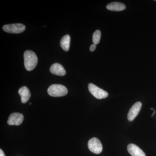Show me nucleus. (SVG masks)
Returning <instances> with one entry per match:
<instances>
[{
  "instance_id": "obj_12",
  "label": "nucleus",
  "mask_w": 156,
  "mask_h": 156,
  "mask_svg": "<svg viewBox=\"0 0 156 156\" xmlns=\"http://www.w3.org/2000/svg\"><path fill=\"white\" fill-rule=\"evenodd\" d=\"M60 43L62 48L64 51H68L70 44V37L69 35H66L62 37Z\"/></svg>"
},
{
  "instance_id": "obj_7",
  "label": "nucleus",
  "mask_w": 156,
  "mask_h": 156,
  "mask_svg": "<svg viewBox=\"0 0 156 156\" xmlns=\"http://www.w3.org/2000/svg\"><path fill=\"white\" fill-rule=\"evenodd\" d=\"M141 106L142 104L140 101H138L134 104L130 108L128 115V119L129 121H132L136 118L140 111Z\"/></svg>"
},
{
  "instance_id": "obj_14",
  "label": "nucleus",
  "mask_w": 156,
  "mask_h": 156,
  "mask_svg": "<svg viewBox=\"0 0 156 156\" xmlns=\"http://www.w3.org/2000/svg\"><path fill=\"white\" fill-rule=\"evenodd\" d=\"M96 45L95 44H93L90 46V50L91 51V52H93L94 50H95V49H96Z\"/></svg>"
},
{
  "instance_id": "obj_6",
  "label": "nucleus",
  "mask_w": 156,
  "mask_h": 156,
  "mask_svg": "<svg viewBox=\"0 0 156 156\" xmlns=\"http://www.w3.org/2000/svg\"><path fill=\"white\" fill-rule=\"evenodd\" d=\"M23 115L19 113H13L10 115L8 121V124L10 126H20L23 122Z\"/></svg>"
},
{
  "instance_id": "obj_1",
  "label": "nucleus",
  "mask_w": 156,
  "mask_h": 156,
  "mask_svg": "<svg viewBox=\"0 0 156 156\" xmlns=\"http://www.w3.org/2000/svg\"><path fill=\"white\" fill-rule=\"evenodd\" d=\"M24 66L28 71L33 70L37 66L38 58L36 54L31 50H26L23 55Z\"/></svg>"
},
{
  "instance_id": "obj_11",
  "label": "nucleus",
  "mask_w": 156,
  "mask_h": 156,
  "mask_svg": "<svg viewBox=\"0 0 156 156\" xmlns=\"http://www.w3.org/2000/svg\"><path fill=\"white\" fill-rule=\"evenodd\" d=\"M106 8L110 11H120L125 10L126 7L123 3L113 2L108 4L106 6Z\"/></svg>"
},
{
  "instance_id": "obj_8",
  "label": "nucleus",
  "mask_w": 156,
  "mask_h": 156,
  "mask_svg": "<svg viewBox=\"0 0 156 156\" xmlns=\"http://www.w3.org/2000/svg\"><path fill=\"white\" fill-rule=\"evenodd\" d=\"M50 72L55 75L59 76H65L66 71L62 65L59 63H54L50 68Z\"/></svg>"
},
{
  "instance_id": "obj_17",
  "label": "nucleus",
  "mask_w": 156,
  "mask_h": 156,
  "mask_svg": "<svg viewBox=\"0 0 156 156\" xmlns=\"http://www.w3.org/2000/svg\"><path fill=\"white\" fill-rule=\"evenodd\" d=\"M155 1H156V0H155Z\"/></svg>"
},
{
  "instance_id": "obj_3",
  "label": "nucleus",
  "mask_w": 156,
  "mask_h": 156,
  "mask_svg": "<svg viewBox=\"0 0 156 156\" xmlns=\"http://www.w3.org/2000/svg\"><path fill=\"white\" fill-rule=\"evenodd\" d=\"M88 89L90 93L97 99H103L108 96V93L106 91L101 89L94 84L89 83L88 85Z\"/></svg>"
},
{
  "instance_id": "obj_10",
  "label": "nucleus",
  "mask_w": 156,
  "mask_h": 156,
  "mask_svg": "<svg viewBox=\"0 0 156 156\" xmlns=\"http://www.w3.org/2000/svg\"><path fill=\"white\" fill-rule=\"evenodd\" d=\"M18 93L21 97V102L23 103H27L30 98V91L28 88L25 86L21 87L19 89Z\"/></svg>"
},
{
  "instance_id": "obj_16",
  "label": "nucleus",
  "mask_w": 156,
  "mask_h": 156,
  "mask_svg": "<svg viewBox=\"0 0 156 156\" xmlns=\"http://www.w3.org/2000/svg\"><path fill=\"white\" fill-rule=\"evenodd\" d=\"M30 105H31V103H30Z\"/></svg>"
},
{
  "instance_id": "obj_9",
  "label": "nucleus",
  "mask_w": 156,
  "mask_h": 156,
  "mask_svg": "<svg viewBox=\"0 0 156 156\" xmlns=\"http://www.w3.org/2000/svg\"><path fill=\"white\" fill-rule=\"evenodd\" d=\"M129 153L132 156H146L143 151L135 144H131L127 147Z\"/></svg>"
},
{
  "instance_id": "obj_5",
  "label": "nucleus",
  "mask_w": 156,
  "mask_h": 156,
  "mask_svg": "<svg viewBox=\"0 0 156 156\" xmlns=\"http://www.w3.org/2000/svg\"><path fill=\"white\" fill-rule=\"evenodd\" d=\"M89 150L93 153L99 154L102 151V146L100 140L96 137L89 140L88 144Z\"/></svg>"
},
{
  "instance_id": "obj_13",
  "label": "nucleus",
  "mask_w": 156,
  "mask_h": 156,
  "mask_svg": "<svg viewBox=\"0 0 156 156\" xmlns=\"http://www.w3.org/2000/svg\"><path fill=\"white\" fill-rule=\"evenodd\" d=\"M101 33L99 30H96L93 34L92 36V41L95 44H99L100 42Z\"/></svg>"
},
{
  "instance_id": "obj_15",
  "label": "nucleus",
  "mask_w": 156,
  "mask_h": 156,
  "mask_svg": "<svg viewBox=\"0 0 156 156\" xmlns=\"http://www.w3.org/2000/svg\"><path fill=\"white\" fill-rule=\"evenodd\" d=\"M0 156H5L3 151L2 149H0Z\"/></svg>"
},
{
  "instance_id": "obj_4",
  "label": "nucleus",
  "mask_w": 156,
  "mask_h": 156,
  "mask_svg": "<svg viewBox=\"0 0 156 156\" xmlns=\"http://www.w3.org/2000/svg\"><path fill=\"white\" fill-rule=\"evenodd\" d=\"M3 30L6 32L11 34H20L25 30V25L22 23L7 24L3 27Z\"/></svg>"
},
{
  "instance_id": "obj_2",
  "label": "nucleus",
  "mask_w": 156,
  "mask_h": 156,
  "mask_svg": "<svg viewBox=\"0 0 156 156\" xmlns=\"http://www.w3.org/2000/svg\"><path fill=\"white\" fill-rule=\"evenodd\" d=\"M49 95L52 97H62L67 95V88L60 84H53L49 87L48 90Z\"/></svg>"
}]
</instances>
